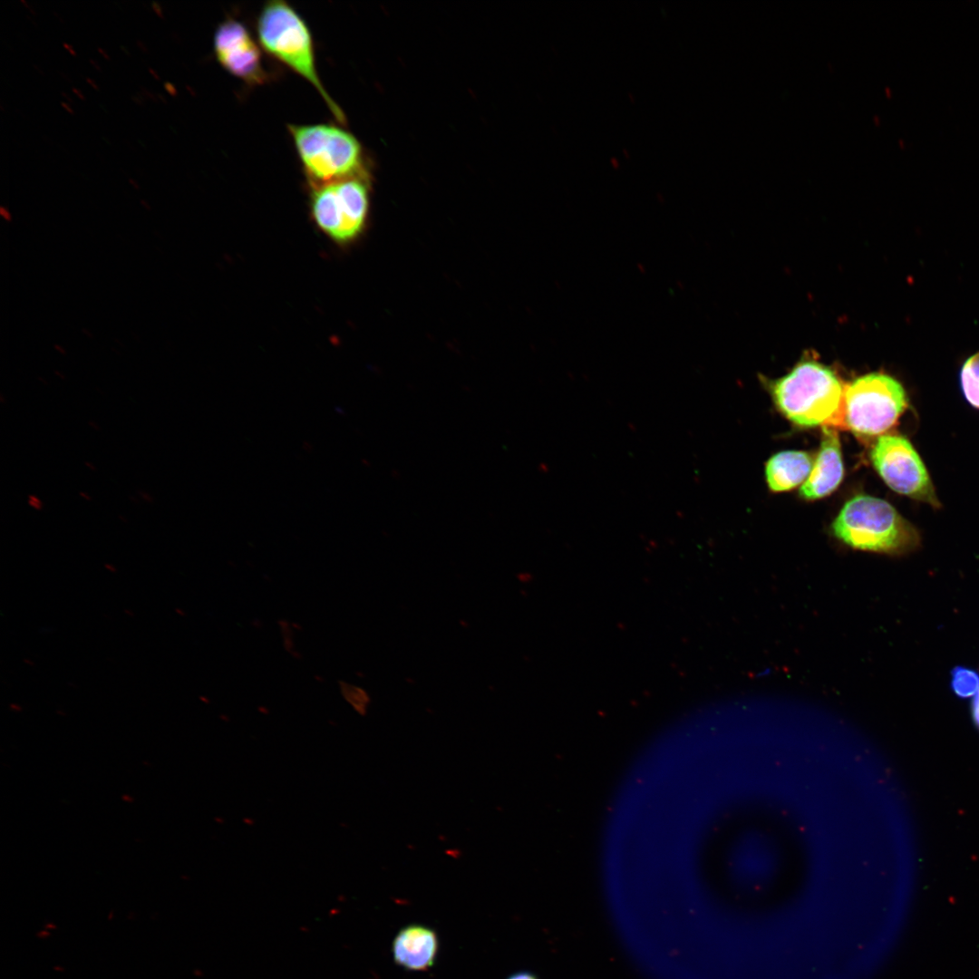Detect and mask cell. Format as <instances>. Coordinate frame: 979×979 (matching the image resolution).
I'll return each mask as SVG.
<instances>
[{"label":"cell","instance_id":"obj_1","mask_svg":"<svg viewBox=\"0 0 979 979\" xmlns=\"http://www.w3.org/2000/svg\"><path fill=\"white\" fill-rule=\"evenodd\" d=\"M770 386L779 410L796 425L845 428L846 385L822 363L803 359Z\"/></svg>","mask_w":979,"mask_h":979},{"label":"cell","instance_id":"obj_2","mask_svg":"<svg viewBox=\"0 0 979 979\" xmlns=\"http://www.w3.org/2000/svg\"><path fill=\"white\" fill-rule=\"evenodd\" d=\"M833 536L858 550L906 555L920 545L916 528L888 502L858 495L845 503L831 525Z\"/></svg>","mask_w":979,"mask_h":979},{"label":"cell","instance_id":"obj_3","mask_svg":"<svg viewBox=\"0 0 979 979\" xmlns=\"http://www.w3.org/2000/svg\"><path fill=\"white\" fill-rule=\"evenodd\" d=\"M257 33L263 49L308 81L334 118L344 123L342 109L328 94L318 76L312 34L296 10L283 0L267 2L257 20Z\"/></svg>","mask_w":979,"mask_h":979},{"label":"cell","instance_id":"obj_4","mask_svg":"<svg viewBox=\"0 0 979 979\" xmlns=\"http://www.w3.org/2000/svg\"><path fill=\"white\" fill-rule=\"evenodd\" d=\"M298 157L312 184L366 175L363 150L349 131L333 124L288 125Z\"/></svg>","mask_w":979,"mask_h":979},{"label":"cell","instance_id":"obj_5","mask_svg":"<svg viewBox=\"0 0 979 979\" xmlns=\"http://www.w3.org/2000/svg\"><path fill=\"white\" fill-rule=\"evenodd\" d=\"M906 407V392L895 378L881 373L859 376L845 387V428L862 436L882 434Z\"/></svg>","mask_w":979,"mask_h":979},{"label":"cell","instance_id":"obj_6","mask_svg":"<svg viewBox=\"0 0 979 979\" xmlns=\"http://www.w3.org/2000/svg\"><path fill=\"white\" fill-rule=\"evenodd\" d=\"M870 459L879 476L894 491L933 507L939 506L928 472L906 438L894 434L878 437Z\"/></svg>","mask_w":979,"mask_h":979},{"label":"cell","instance_id":"obj_7","mask_svg":"<svg viewBox=\"0 0 979 979\" xmlns=\"http://www.w3.org/2000/svg\"><path fill=\"white\" fill-rule=\"evenodd\" d=\"M214 50L225 70L246 82L261 84L267 80L261 50L241 22L228 18L219 24L214 34Z\"/></svg>","mask_w":979,"mask_h":979},{"label":"cell","instance_id":"obj_8","mask_svg":"<svg viewBox=\"0 0 979 979\" xmlns=\"http://www.w3.org/2000/svg\"><path fill=\"white\" fill-rule=\"evenodd\" d=\"M843 461L838 431L823 427L820 449L807 480L800 489L804 499L815 500L834 491L843 478Z\"/></svg>","mask_w":979,"mask_h":979},{"label":"cell","instance_id":"obj_9","mask_svg":"<svg viewBox=\"0 0 979 979\" xmlns=\"http://www.w3.org/2000/svg\"><path fill=\"white\" fill-rule=\"evenodd\" d=\"M438 949L435 932L423 926L412 925L402 928L393 943L396 964L409 970H426L434 963Z\"/></svg>","mask_w":979,"mask_h":979},{"label":"cell","instance_id":"obj_10","mask_svg":"<svg viewBox=\"0 0 979 979\" xmlns=\"http://www.w3.org/2000/svg\"><path fill=\"white\" fill-rule=\"evenodd\" d=\"M813 463L811 455L802 451H785L773 455L765 467L770 490L774 492L787 491L805 482Z\"/></svg>","mask_w":979,"mask_h":979},{"label":"cell","instance_id":"obj_11","mask_svg":"<svg viewBox=\"0 0 979 979\" xmlns=\"http://www.w3.org/2000/svg\"><path fill=\"white\" fill-rule=\"evenodd\" d=\"M311 210L319 228L338 243H344L345 223L334 182L315 185Z\"/></svg>","mask_w":979,"mask_h":979},{"label":"cell","instance_id":"obj_12","mask_svg":"<svg viewBox=\"0 0 979 979\" xmlns=\"http://www.w3.org/2000/svg\"><path fill=\"white\" fill-rule=\"evenodd\" d=\"M950 687L959 698L974 696L979 691V672L967 666L956 665L951 672Z\"/></svg>","mask_w":979,"mask_h":979},{"label":"cell","instance_id":"obj_13","mask_svg":"<svg viewBox=\"0 0 979 979\" xmlns=\"http://www.w3.org/2000/svg\"><path fill=\"white\" fill-rule=\"evenodd\" d=\"M961 385L966 400L979 408V353L969 357L964 363Z\"/></svg>","mask_w":979,"mask_h":979},{"label":"cell","instance_id":"obj_14","mask_svg":"<svg viewBox=\"0 0 979 979\" xmlns=\"http://www.w3.org/2000/svg\"><path fill=\"white\" fill-rule=\"evenodd\" d=\"M972 717L974 724L979 729V691L974 696L971 705Z\"/></svg>","mask_w":979,"mask_h":979},{"label":"cell","instance_id":"obj_15","mask_svg":"<svg viewBox=\"0 0 979 979\" xmlns=\"http://www.w3.org/2000/svg\"><path fill=\"white\" fill-rule=\"evenodd\" d=\"M27 503L36 511H42L44 507L43 500L35 494H29L27 496Z\"/></svg>","mask_w":979,"mask_h":979},{"label":"cell","instance_id":"obj_16","mask_svg":"<svg viewBox=\"0 0 979 979\" xmlns=\"http://www.w3.org/2000/svg\"><path fill=\"white\" fill-rule=\"evenodd\" d=\"M508 979H537L532 974L528 972H519L512 974Z\"/></svg>","mask_w":979,"mask_h":979},{"label":"cell","instance_id":"obj_17","mask_svg":"<svg viewBox=\"0 0 979 979\" xmlns=\"http://www.w3.org/2000/svg\"><path fill=\"white\" fill-rule=\"evenodd\" d=\"M138 494L140 498L147 503L152 504L154 502V497L150 493L144 490H139Z\"/></svg>","mask_w":979,"mask_h":979},{"label":"cell","instance_id":"obj_18","mask_svg":"<svg viewBox=\"0 0 979 979\" xmlns=\"http://www.w3.org/2000/svg\"><path fill=\"white\" fill-rule=\"evenodd\" d=\"M88 425H89L90 428H92L94 431H101L100 425L95 421L90 420L88 422Z\"/></svg>","mask_w":979,"mask_h":979},{"label":"cell","instance_id":"obj_19","mask_svg":"<svg viewBox=\"0 0 979 979\" xmlns=\"http://www.w3.org/2000/svg\"><path fill=\"white\" fill-rule=\"evenodd\" d=\"M84 465L91 471H96L97 470L95 465L92 462L89 461V460L84 461Z\"/></svg>","mask_w":979,"mask_h":979},{"label":"cell","instance_id":"obj_20","mask_svg":"<svg viewBox=\"0 0 979 979\" xmlns=\"http://www.w3.org/2000/svg\"><path fill=\"white\" fill-rule=\"evenodd\" d=\"M79 496H80L81 498H82V499H83L84 500H87V501H91V500H92V497H91V495H90L89 493H87V492H84V491H80V492H79Z\"/></svg>","mask_w":979,"mask_h":979},{"label":"cell","instance_id":"obj_21","mask_svg":"<svg viewBox=\"0 0 979 979\" xmlns=\"http://www.w3.org/2000/svg\"><path fill=\"white\" fill-rule=\"evenodd\" d=\"M164 86H165V89H166V90H167V91H168V92H170V94H172V95H173V94H175V93H176L175 88H174V87H173V86H172V85H171L170 83H167V82H166V83L164 84Z\"/></svg>","mask_w":979,"mask_h":979},{"label":"cell","instance_id":"obj_22","mask_svg":"<svg viewBox=\"0 0 979 979\" xmlns=\"http://www.w3.org/2000/svg\"><path fill=\"white\" fill-rule=\"evenodd\" d=\"M153 6H154V10H155V11L157 12V14H158L159 15H162V12H161V9H160V6H158V5L156 6V4H153Z\"/></svg>","mask_w":979,"mask_h":979},{"label":"cell","instance_id":"obj_23","mask_svg":"<svg viewBox=\"0 0 979 979\" xmlns=\"http://www.w3.org/2000/svg\"><path fill=\"white\" fill-rule=\"evenodd\" d=\"M0 398H1V399H0V402H1L2 404H5V398H4V396H3V394H2V393L0 394Z\"/></svg>","mask_w":979,"mask_h":979},{"label":"cell","instance_id":"obj_24","mask_svg":"<svg viewBox=\"0 0 979 979\" xmlns=\"http://www.w3.org/2000/svg\"><path fill=\"white\" fill-rule=\"evenodd\" d=\"M63 106L64 108H66V110H67L68 111H70V112H73V111L71 110V108H70V107H69V106H68L67 104H64V103H63Z\"/></svg>","mask_w":979,"mask_h":979},{"label":"cell","instance_id":"obj_25","mask_svg":"<svg viewBox=\"0 0 979 979\" xmlns=\"http://www.w3.org/2000/svg\"><path fill=\"white\" fill-rule=\"evenodd\" d=\"M119 519H121V521H124V523H127V522H128V521H127V519H125L124 517H122V515H119Z\"/></svg>","mask_w":979,"mask_h":979},{"label":"cell","instance_id":"obj_26","mask_svg":"<svg viewBox=\"0 0 979 979\" xmlns=\"http://www.w3.org/2000/svg\"><path fill=\"white\" fill-rule=\"evenodd\" d=\"M87 82H90L92 86H94L96 88L95 83H93V82L91 79H87Z\"/></svg>","mask_w":979,"mask_h":979}]
</instances>
